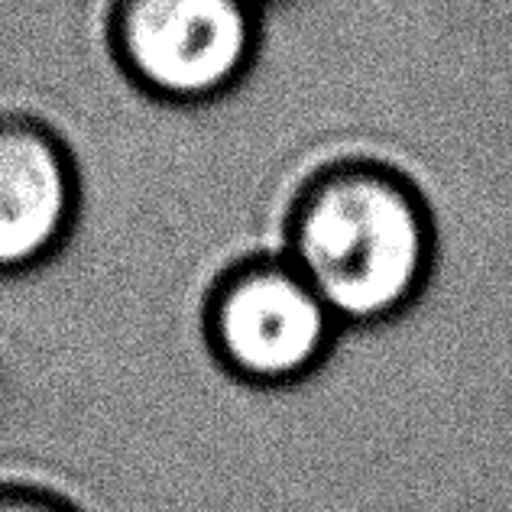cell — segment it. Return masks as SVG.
Segmentation results:
<instances>
[{
	"instance_id": "obj_1",
	"label": "cell",
	"mask_w": 512,
	"mask_h": 512,
	"mask_svg": "<svg viewBox=\"0 0 512 512\" xmlns=\"http://www.w3.org/2000/svg\"><path fill=\"white\" fill-rule=\"evenodd\" d=\"M286 256L344 331H370L422 299L435 269V224L396 169L341 163L312 175L295 198Z\"/></svg>"
},
{
	"instance_id": "obj_6",
	"label": "cell",
	"mask_w": 512,
	"mask_h": 512,
	"mask_svg": "<svg viewBox=\"0 0 512 512\" xmlns=\"http://www.w3.org/2000/svg\"><path fill=\"white\" fill-rule=\"evenodd\" d=\"M250 4H253L256 10H273V7L289 4V0H250Z\"/></svg>"
},
{
	"instance_id": "obj_5",
	"label": "cell",
	"mask_w": 512,
	"mask_h": 512,
	"mask_svg": "<svg viewBox=\"0 0 512 512\" xmlns=\"http://www.w3.org/2000/svg\"><path fill=\"white\" fill-rule=\"evenodd\" d=\"M0 512H78V509L49 493L7 490V493H0Z\"/></svg>"
},
{
	"instance_id": "obj_2",
	"label": "cell",
	"mask_w": 512,
	"mask_h": 512,
	"mask_svg": "<svg viewBox=\"0 0 512 512\" xmlns=\"http://www.w3.org/2000/svg\"><path fill=\"white\" fill-rule=\"evenodd\" d=\"M201 328L214 370L250 393H289L312 383L344 331L286 253L256 256L221 276Z\"/></svg>"
},
{
	"instance_id": "obj_4",
	"label": "cell",
	"mask_w": 512,
	"mask_h": 512,
	"mask_svg": "<svg viewBox=\"0 0 512 512\" xmlns=\"http://www.w3.org/2000/svg\"><path fill=\"white\" fill-rule=\"evenodd\" d=\"M78 172L46 124L0 114V279L49 263L72 234Z\"/></svg>"
},
{
	"instance_id": "obj_3",
	"label": "cell",
	"mask_w": 512,
	"mask_h": 512,
	"mask_svg": "<svg viewBox=\"0 0 512 512\" xmlns=\"http://www.w3.org/2000/svg\"><path fill=\"white\" fill-rule=\"evenodd\" d=\"M111 43L120 69L150 98L208 104L253 69L260 10L250 0H114Z\"/></svg>"
}]
</instances>
